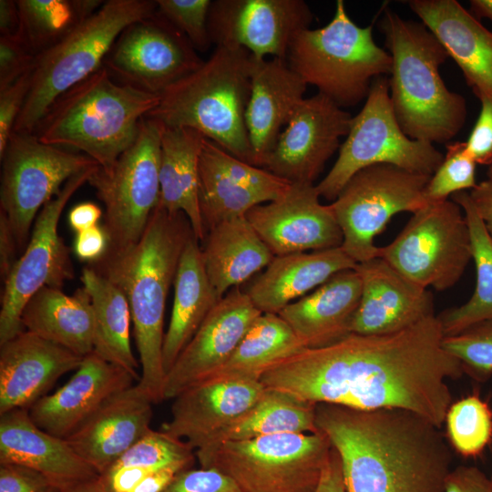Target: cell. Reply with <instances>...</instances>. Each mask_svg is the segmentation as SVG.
Returning <instances> with one entry per match:
<instances>
[{"label":"cell","instance_id":"1","mask_svg":"<svg viewBox=\"0 0 492 492\" xmlns=\"http://www.w3.org/2000/svg\"><path fill=\"white\" fill-rule=\"evenodd\" d=\"M444 338L435 314L396 333H350L279 361L260 382L315 404L408 410L441 428L453 403L446 380L464 374Z\"/></svg>","mask_w":492,"mask_h":492},{"label":"cell","instance_id":"2","mask_svg":"<svg viewBox=\"0 0 492 492\" xmlns=\"http://www.w3.org/2000/svg\"><path fill=\"white\" fill-rule=\"evenodd\" d=\"M316 425L339 454L347 492L444 491L452 452L420 415L318 403Z\"/></svg>","mask_w":492,"mask_h":492},{"label":"cell","instance_id":"3","mask_svg":"<svg viewBox=\"0 0 492 492\" xmlns=\"http://www.w3.org/2000/svg\"><path fill=\"white\" fill-rule=\"evenodd\" d=\"M195 236L183 212L169 213L159 204L140 239L132 244L108 246L88 264L118 287L131 312L141 375L138 384L153 404L164 400L163 323L166 301L190 239Z\"/></svg>","mask_w":492,"mask_h":492},{"label":"cell","instance_id":"4","mask_svg":"<svg viewBox=\"0 0 492 492\" xmlns=\"http://www.w3.org/2000/svg\"><path fill=\"white\" fill-rule=\"evenodd\" d=\"M392 58L389 93L398 124L412 139L448 143L462 129L466 101L449 90L439 68L449 57L423 24L384 8L378 23Z\"/></svg>","mask_w":492,"mask_h":492},{"label":"cell","instance_id":"5","mask_svg":"<svg viewBox=\"0 0 492 492\" xmlns=\"http://www.w3.org/2000/svg\"><path fill=\"white\" fill-rule=\"evenodd\" d=\"M159 99L118 82L102 67L58 97L34 133L45 144L82 151L107 169L134 143L141 119Z\"/></svg>","mask_w":492,"mask_h":492},{"label":"cell","instance_id":"6","mask_svg":"<svg viewBox=\"0 0 492 492\" xmlns=\"http://www.w3.org/2000/svg\"><path fill=\"white\" fill-rule=\"evenodd\" d=\"M252 66L247 50L216 46L198 69L167 88L145 118L166 127L195 128L254 165L245 123Z\"/></svg>","mask_w":492,"mask_h":492},{"label":"cell","instance_id":"7","mask_svg":"<svg viewBox=\"0 0 492 492\" xmlns=\"http://www.w3.org/2000/svg\"><path fill=\"white\" fill-rule=\"evenodd\" d=\"M286 61L307 85L343 108L365 99L373 80L389 75L392 67L391 55L374 39L373 25L355 24L343 0L336 1L327 25L294 37Z\"/></svg>","mask_w":492,"mask_h":492},{"label":"cell","instance_id":"8","mask_svg":"<svg viewBox=\"0 0 492 492\" xmlns=\"http://www.w3.org/2000/svg\"><path fill=\"white\" fill-rule=\"evenodd\" d=\"M157 11L152 0H108L62 40L36 56L14 131L34 133L54 101L103 67L120 33Z\"/></svg>","mask_w":492,"mask_h":492},{"label":"cell","instance_id":"9","mask_svg":"<svg viewBox=\"0 0 492 492\" xmlns=\"http://www.w3.org/2000/svg\"><path fill=\"white\" fill-rule=\"evenodd\" d=\"M332 450L323 433H284L224 442L196 455L203 468L231 477L243 492H315Z\"/></svg>","mask_w":492,"mask_h":492},{"label":"cell","instance_id":"10","mask_svg":"<svg viewBox=\"0 0 492 492\" xmlns=\"http://www.w3.org/2000/svg\"><path fill=\"white\" fill-rule=\"evenodd\" d=\"M443 159L432 143L405 134L392 107L388 77L380 76L373 80L364 107L352 118L336 161L316 189L320 197L333 201L347 181L366 167L390 164L432 176Z\"/></svg>","mask_w":492,"mask_h":492},{"label":"cell","instance_id":"11","mask_svg":"<svg viewBox=\"0 0 492 492\" xmlns=\"http://www.w3.org/2000/svg\"><path fill=\"white\" fill-rule=\"evenodd\" d=\"M379 257L409 282L445 291L454 286L472 259L468 225L453 200L429 202L413 213Z\"/></svg>","mask_w":492,"mask_h":492},{"label":"cell","instance_id":"12","mask_svg":"<svg viewBox=\"0 0 492 492\" xmlns=\"http://www.w3.org/2000/svg\"><path fill=\"white\" fill-rule=\"evenodd\" d=\"M430 177L390 164L356 172L330 203L344 252L356 263L379 257L375 236L395 214L414 213L427 204L424 190Z\"/></svg>","mask_w":492,"mask_h":492},{"label":"cell","instance_id":"13","mask_svg":"<svg viewBox=\"0 0 492 492\" xmlns=\"http://www.w3.org/2000/svg\"><path fill=\"white\" fill-rule=\"evenodd\" d=\"M161 128L143 118L134 143L109 168L97 166L87 181L104 205L109 246L137 242L159 203Z\"/></svg>","mask_w":492,"mask_h":492},{"label":"cell","instance_id":"14","mask_svg":"<svg viewBox=\"0 0 492 492\" xmlns=\"http://www.w3.org/2000/svg\"><path fill=\"white\" fill-rule=\"evenodd\" d=\"M0 211L8 219L19 251H24L41 209L76 174L98 165L85 154L39 140L35 133L11 134L0 157Z\"/></svg>","mask_w":492,"mask_h":492},{"label":"cell","instance_id":"15","mask_svg":"<svg viewBox=\"0 0 492 492\" xmlns=\"http://www.w3.org/2000/svg\"><path fill=\"white\" fill-rule=\"evenodd\" d=\"M98 165L70 178L37 214L28 243L4 282L0 310V344L25 331L22 313L43 287L63 288L75 276L70 249L58 234L61 214L74 193L87 182Z\"/></svg>","mask_w":492,"mask_h":492},{"label":"cell","instance_id":"16","mask_svg":"<svg viewBox=\"0 0 492 492\" xmlns=\"http://www.w3.org/2000/svg\"><path fill=\"white\" fill-rule=\"evenodd\" d=\"M203 62L190 40L156 11L120 33L103 67L118 82L160 96Z\"/></svg>","mask_w":492,"mask_h":492},{"label":"cell","instance_id":"17","mask_svg":"<svg viewBox=\"0 0 492 492\" xmlns=\"http://www.w3.org/2000/svg\"><path fill=\"white\" fill-rule=\"evenodd\" d=\"M313 19L302 0H215L208 29L216 46L242 48L256 58L286 59L292 40Z\"/></svg>","mask_w":492,"mask_h":492},{"label":"cell","instance_id":"18","mask_svg":"<svg viewBox=\"0 0 492 492\" xmlns=\"http://www.w3.org/2000/svg\"><path fill=\"white\" fill-rule=\"evenodd\" d=\"M352 115L326 96L303 98L280 133L262 169L289 183H310L349 132Z\"/></svg>","mask_w":492,"mask_h":492},{"label":"cell","instance_id":"19","mask_svg":"<svg viewBox=\"0 0 492 492\" xmlns=\"http://www.w3.org/2000/svg\"><path fill=\"white\" fill-rule=\"evenodd\" d=\"M290 184L205 138L199 161V207L205 232L277 200Z\"/></svg>","mask_w":492,"mask_h":492},{"label":"cell","instance_id":"20","mask_svg":"<svg viewBox=\"0 0 492 492\" xmlns=\"http://www.w3.org/2000/svg\"><path fill=\"white\" fill-rule=\"evenodd\" d=\"M316 186L291 183L277 200L251 209L246 219L274 256L341 247L343 233Z\"/></svg>","mask_w":492,"mask_h":492},{"label":"cell","instance_id":"21","mask_svg":"<svg viewBox=\"0 0 492 492\" xmlns=\"http://www.w3.org/2000/svg\"><path fill=\"white\" fill-rule=\"evenodd\" d=\"M262 313L246 292L230 290L180 352L164 382V400L173 399L221 367Z\"/></svg>","mask_w":492,"mask_h":492},{"label":"cell","instance_id":"22","mask_svg":"<svg viewBox=\"0 0 492 492\" xmlns=\"http://www.w3.org/2000/svg\"><path fill=\"white\" fill-rule=\"evenodd\" d=\"M355 270L362 292L351 333H396L435 314L432 292L406 280L384 259L357 263Z\"/></svg>","mask_w":492,"mask_h":492},{"label":"cell","instance_id":"23","mask_svg":"<svg viewBox=\"0 0 492 492\" xmlns=\"http://www.w3.org/2000/svg\"><path fill=\"white\" fill-rule=\"evenodd\" d=\"M264 389L260 381L200 382L172 399L170 419L160 430L186 441L196 451L246 413Z\"/></svg>","mask_w":492,"mask_h":492},{"label":"cell","instance_id":"24","mask_svg":"<svg viewBox=\"0 0 492 492\" xmlns=\"http://www.w3.org/2000/svg\"><path fill=\"white\" fill-rule=\"evenodd\" d=\"M134 380L128 372L92 352L84 356L69 381L38 399L28 413L39 428L67 438L108 399L132 386Z\"/></svg>","mask_w":492,"mask_h":492},{"label":"cell","instance_id":"25","mask_svg":"<svg viewBox=\"0 0 492 492\" xmlns=\"http://www.w3.org/2000/svg\"><path fill=\"white\" fill-rule=\"evenodd\" d=\"M153 402L138 384L114 395L65 438L98 475L150 430Z\"/></svg>","mask_w":492,"mask_h":492},{"label":"cell","instance_id":"26","mask_svg":"<svg viewBox=\"0 0 492 492\" xmlns=\"http://www.w3.org/2000/svg\"><path fill=\"white\" fill-rule=\"evenodd\" d=\"M83 358L27 331L0 344V415L28 409Z\"/></svg>","mask_w":492,"mask_h":492},{"label":"cell","instance_id":"27","mask_svg":"<svg viewBox=\"0 0 492 492\" xmlns=\"http://www.w3.org/2000/svg\"><path fill=\"white\" fill-rule=\"evenodd\" d=\"M461 69L477 98H492V32L456 0L405 2Z\"/></svg>","mask_w":492,"mask_h":492},{"label":"cell","instance_id":"28","mask_svg":"<svg viewBox=\"0 0 492 492\" xmlns=\"http://www.w3.org/2000/svg\"><path fill=\"white\" fill-rule=\"evenodd\" d=\"M0 464L31 468L60 490L98 476L65 438L39 428L26 408L0 415Z\"/></svg>","mask_w":492,"mask_h":492},{"label":"cell","instance_id":"29","mask_svg":"<svg viewBox=\"0 0 492 492\" xmlns=\"http://www.w3.org/2000/svg\"><path fill=\"white\" fill-rule=\"evenodd\" d=\"M306 87L286 59L253 56L245 123L255 166L262 168L282 127L304 98Z\"/></svg>","mask_w":492,"mask_h":492},{"label":"cell","instance_id":"30","mask_svg":"<svg viewBox=\"0 0 492 492\" xmlns=\"http://www.w3.org/2000/svg\"><path fill=\"white\" fill-rule=\"evenodd\" d=\"M361 292V278L355 268L344 270L288 304L278 315L305 348L328 346L351 333Z\"/></svg>","mask_w":492,"mask_h":492},{"label":"cell","instance_id":"31","mask_svg":"<svg viewBox=\"0 0 492 492\" xmlns=\"http://www.w3.org/2000/svg\"><path fill=\"white\" fill-rule=\"evenodd\" d=\"M356 265L342 247L274 256L246 293L262 313L278 314L335 273Z\"/></svg>","mask_w":492,"mask_h":492},{"label":"cell","instance_id":"32","mask_svg":"<svg viewBox=\"0 0 492 492\" xmlns=\"http://www.w3.org/2000/svg\"><path fill=\"white\" fill-rule=\"evenodd\" d=\"M25 331L61 345L84 357L94 351L95 318L85 287L72 295L61 289L43 287L23 309Z\"/></svg>","mask_w":492,"mask_h":492},{"label":"cell","instance_id":"33","mask_svg":"<svg viewBox=\"0 0 492 492\" xmlns=\"http://www.w3.org/2000/svg\"><path fill=\"white\" fill-rule=\"evenodd\" d=\"M159 203L169 213L183 212L195 237L206 232L199 207V161L205 137L188 127L161 124Z\"/></svg>","mask_w":492,"mask_h":492},{"label":"cell","instance_id":"34","mask_svg":"<svg viewBox=\"0 0 492 492\" xmlns=\"http://www.w3.org/2000/svg\"><path fill=\"white\" fill-rule=\"evenodd\" d=\"M203 242L205 270L220 300L274 258L246 217L217 224L207 231Z\"/></svg>","mask_w":492,"mask_h":492},{"label":"cell","instance_id":"35","mask_svg":"<svg viewBox=\"0 0 492 492\" xmlns=\"http://www.w3.org/2000/svg\"><path fill=\"white\" fill-rule=\"evenodd\" d=\"M199 241L195 236L188 241L173 283V307L162 347L166 374L208 314L220 301L207 276Z\"/></svg>","mask_w":492,"mask_h":492},{"label":"cell","instance_id":"36","mask_svg":"<svg viewBox=\"0 0 492 492\" xmlns=\"http://www.w3.org/2000/svg\"><path fill=\"white\" fill-rule=\"evenodd\" d=\"M80 279L90 295L93 306V352L139 380V365L130 343L131 312L125 294L88 265L83 268Z\"/></svg>","mask_w":492,"mask_h":492},{"label":"cell","instance_id":"37","mask_svg":"<svg viewBox=\"0 0 492 492\" xmlns=\"http://www.w3.org/2000/svg\"><path fill=\"white\" fill-rule=\"evenodd\" d=\"M265 387V386H264ZM316 405L292 394L265 387L258 401L195 455L229 441H244L284 433H318Z\"/></svg>","mask_w":492,"mask_h":492},{"label":"cell","instance_id":"38","mask_svg":"<svg viewBox=\"0 0 492 492\" xmlns=\"http://www.w3.org/2000/svg\"><path fill=\"white\" fill-rule=\"evenodd\" d=\"M303 349L304 345L278 314L261 313L229 360L203 381H260L270 366Z\"/></svg>","mask_w":492,"mask_h":492},{"label":"cell","instance_id":"39","mask_svg":"<svg viewBox=\"0 0 492 492\" xmlns=\"http://www.w3.org/2000/svg\"><path fill=\"white\" fill-rule=\"evenodd\" d=\"M451 198L462 208L468 225L477 282L471 298L466 303L437 315L445 337L456 335L474 324L492 319V240L469 193L460 191Z\"/></svg>","mask_w":492,"mask_h":492},{"label":"cell","instance_id":"40","mask_svg":"<svg viewBox=\"0 0 492 492\" xmlns=\"http://www.w3.org/2000/svg\"><path fill=\"white\" fill-rule=\"evenodd\" d=\"M101 0H18L20 36L37 56L51 47L104 4Z\"/></svg>","mask_w":492,"mask_h":492},{"label":"cell","instance_id":"41","mask_svg":"<svg viewBox=\"0 0 492 492\" xmlns=\"http://www.w3.org/2000/svg\"><path fill=\"white\" fill-rule=\"evenodd\" d=\"M445 422L450 445L464 457L479 456L492 441V410L478 394L452 403Z\"/></svg>","mask_w":492,"mask_h":492},{"label":"cell","instance_id":"42","mask_svg":"<svg viewBox=\"0 0 492 492\" xmlns=\"http://www.w3.org/2000/svg\"><path fill=\"white\" fill-rule=\"evenodd\" d=\"M195 457V450L186 441L151 429L108 469L136 467L154 472L179 463L191 465Z\"/></svg>","mask_w":492,"mask_h":492},{"label":"cell","instance_id":"43","mask_svg":"<svg viewBox=\"0 0 492 492\" xmlns=\"http://www.w3.org/2000/svg\"><path fill=\"white\" fill-rule=\"evenodd\" d=\"M446 149L442 163L425 188L427 203L446 200L448 196L477 186V163L466 152V143L450 141L446 144Z\"/></svg>","mask_w":492,"mask_h":492},{"label":"cell","instance_id":"44","mask_svg":"<svg viewBox=\"0 0 492 492\" xmlns=\"http://www.w3.org/2000/svg\"><path fill=\"white\" fill-rule=\"evenodd\" d=\"M443 346L460 362L464 374L477 381L492 375V319L445 337Z\"/></svg>","mask_w":492,"mask_h":492},{"label":"cell","instance_id":"45","mask_svg":"<svg viewBox=\"0 0 492 492\" xmlns=\"http://www.w3.org/2000/svg\"><path fill=\"white\" fill-rule=\"evenodd\" d=\"M157 11L200 52L212 45L208 29L210 0H156Z\"/></svg>","mask_w":492,"mask_h":492},{"label":"cell","instance_id":"46","mask_svg":"<svg viewBox=\"0 0 492 492\" xmlns=\"http://www.w3.org/2000/svg\"><path fill=\"white\" fill-rule=\"evenodd\" d=\"M163 492H243L236 482L215 468L185 469Z\"/></svg>","mask_w":492,"mask_h":492},{"label":"cell","instance_id":"47","mask_svg":"<svg viewBox=\"0 0 492 492\" xmlns=\"http://www.w3.org/2000/svg\"><path fill=\"white\" fill-rule=\"evenodd\" d=\"M31 71L32 68L0 89V157L26 103L31 87Z\"/></svg>","mask_w":492,"mask_h":492},{"label":"cell","instance_id":"48","mask_svg":"<svg viewBox=\"0 0 492 492\" xmlns=\"http://www.w3.org/2000/svg\"><path fill=\"white\" fill-rule=\"evenodd\" d=\"M35 57L21 36H0V89L30 70Z\"/></svg>","mask_w":492,"mask_h":492},{"label":"cell","instance_id":"49","mask_svg":"<svg viewBox=\"0 0 492 492\" xmlns=\"http://www.w3.org/2000/svg\"><path fill=\"white\" fill-rule=\"evenodd\" d=\"M478 118L466 143V150L477 164L492 165V98L480 97Z\"/></svg>","mask_w":492,"mask_h":492},{"label":"cell","instance_id":"50","mask_svg":"<svg viewBox=\"0 0 492 492\" xmlns=\"http://www.w3.org/2000/svg\"><path fill=\"white\" fill-rule=\"evenodd\" d=\"M50 486L38 472L15 464H0V492H40Z\"/></svg>","mask_w":492,"mask_h":492},{"label":"cell","instance_id":"51","mask_svg":"<svg viewBox=\"0 0 492 492\" xmlns=\"http://www.w3.org/2000/svg\"><path fill=\"white\" fill-rule=\"evenodd\" d=\"M443 492H492V476L477 466H458L447 475Z\"/></svg>","mask_w":492,"mask_h":492},{"label":"cell","instance_id":"52","mask_svg":"<svg viewBox=\"0 0 492 492\" xmlns=\"http://www.w3.org/2000/svg\"><path fill=\"white\" fill-rule=\"evenodd\" d=\"M108 246V238L102 226L96 225L76 233L74 252L80 261L94 262L100 259Z\"/></svg>","mask_w":492,"mask_h":492},{"label":"cell","instance_id":"53","mask_svg":"<svg viewBox=\"0 0 492 492\" xmlns=\"http://www.w3.org/2000/svg\"><path fill=\"white\" fill-rule=\"evenodd\" d=\"M19 252L17 241L5 214L0 211V274L4 282L13 270Z\"/></svg>","mask_w":492,"mask_h":492},{"label":"cell","instance_id":"54","mask_svg":"<svg viewBox=\"0 0 492 492\" xmlns=\"http://www.w3.org/2000/svg\"><path fill=\"white\" fill-rule=\"evenodd\" d=\"M315 492H347L341 458L333 446Z\"/></svg>","mask_w":492,"mask_h":492},{"label":"cell","instance_id":"55","mask_svg":"<svg viewBox=\"0 0 492 492\" xmlns=\"http://www.w3.org/2000/svg\"><path fill=\"white\" fill-rule=\"evenodd\" d=\"M190 464L179 463L148 475L129 492H163L175 477L181 471L190 468Z\"/></svg>","mask_w":492,"mask_h":492},{"label":"cell","instance_id":"56","mask_svg":"<svg viewBox=\"0 0 492 492\" xmlns=\"http://www.w3.org/2000/svg\"><path fill=\"white\" fill-rule=\"evenodd\" d=\"M474 207L492 240V179L477 184L469 193Z\"/></svg>","mask_w":492,"mask_h":492},{"label":"cell","instance_id":"57","mask_svg":"<svg viewBox=\"0 0 492 492\" xmlns=\"http://www.w3.org/2000/svg\"><path fill=\"white\" fill-rule=\"evenodd\" d=\"M101 217V209L97 204L87 201L78 203L70 210L68 222L71 229L78 233L98 225Z\"/></svg>","mask_w":492,"mask_h":492},{"label":"cell","instance_id":"58","mask_svg":"<svg viewBox=\"0 0 492 492\" xmlns=\"http://www.w3.org/2000/svg\"><path fill=\"white\" fill-rule=\"evenodd\" d=\"M21 17L17 1L0 0V36H20Z\"/></svg>","mask_w":492,"mask_h":492},{"label":"cell","instance_id":"59","mask_svg":"<svg viewBox=\"0 0 492 492\" xmlns=\"http://www.w3.org/2000/svg\"><path fill=\"white\" fill-rule=\"evenodd\" d=\"M61 492H111L98 475L90 479L73 485Z\"/></svg>","mask_w":492,"mask_h":492},{"label":"cell","instance_id":"60","mask_svg":"<svg viewBox=\"0 0 492 492\" xmlns=\"http://www.w3.org/2000/svg\"><path fill=\"white\" fill-rule=\"evenodd\" d=\"M469 12L477 18H487L492 22V0H471Z\"/></svg>","mask_w":492,"mask_h":492},{"label":"cell","instance_id":"61","mask_svg":"<svg viewBox=\"0 0 492 492\" xmlns=\"http://www.w3.org/2000/svg\"><path fill=\"white\" fill-rule=\"evenodd\" d=\"M40 492H61V490L53 486H48Z\"/></svg>","mask_w":492,"mask_h":492},{"label":"cell","instance_id":"62","mask_svg":"<svg viewBox=\"0 0 492 492\" xmlns=\"http://www.w3.org/2000/svg\"><path fill=\"white\" fill-rule=\"evenodd\" d=\"M487 176V179H492V165L488 167Z\"/></svg>","mask_w":492,"mask_h":492}]
</instances>
